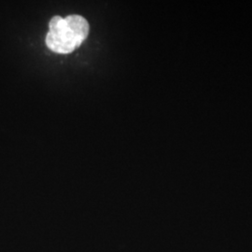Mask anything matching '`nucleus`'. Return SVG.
<instances>
[{
    "label": "nucleus",
    "instance_id": "1",
    "mask_svg": "<svg viewBox=\"0 0 252 252\" xmlns=\"http://www.w3.org/2000/svg\"><path fill=\"white\" fill-rule=\"evenodd\" d=\"M89 31L87 20L81 15L54 16L49 24L46 45L56 54H71L87 38Z\"/></svg>",
    "mask_w": 252,
    "mask_h": 252
}]
</instances>
